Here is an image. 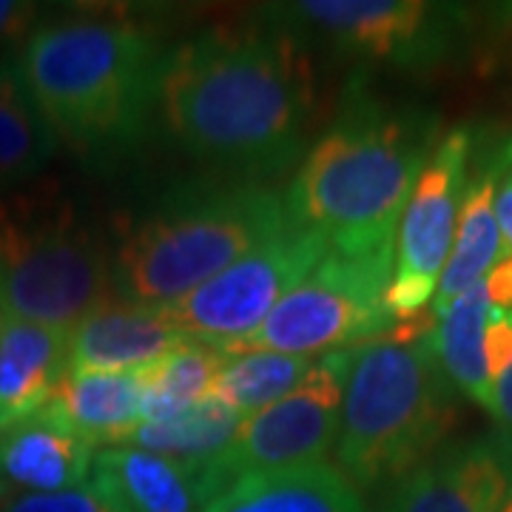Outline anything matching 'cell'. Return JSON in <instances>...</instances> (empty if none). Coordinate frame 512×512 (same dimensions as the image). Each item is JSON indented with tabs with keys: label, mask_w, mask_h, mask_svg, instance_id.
<instances>
[{
	"label": "cell",
	"mask_w": 512,
	"mask_h": 512,
	"mask_svg": "<svg viewBox=\"0 0 512 512\" xmlns=\"http://www.w3.org/2000/svg\"><path fill=\"white\" fill-rule=\"evenodd\" d=\"M0 512H117L111 507L106 495L94 487L92 481L86 487L66 490V493L49 495H12Z\"/></svg>",
	"instance_id": "d4e9b609"
},
{
	"label": "cell",
	"mask_w": 512,
	"mask_h": 512,
	"mask_svg": "<svg viewBox=\"0 0 512 512\" xmlns=\"http://www.w3.org/2000/svg\"><path fill=\"white\" fill-rule=\"evenodd\" d=\"M89 481L117 512H205L214 501L202 470L137 447L94 453Z\"/></svg>",
	"instance_id": "9a60e30c"
},
{
	"label": "cell",
	"mask_w": 512,
	"mask_h": 512,
	"mask_svg": "<svg viewBox=\"0 0 512 512\" xmlns=\"http://www.w3.org/2000/svg\"><path fill=\"white\" fill-rule=\"evenodd\" d=\"M501 231L495 220V148L493 154H481L470 171L461 214H458L456 245L450 251L447 268L441 274L439 291L433 299V313L441 316L461 293L484 282L495 259H501Z\"/></svg>",
	"instance_id": "d6986e66"
},
{
	"label": "cell",
	"mask_w": 512,
	"mask_h": 512,
	"mask_svg": "<svg viewBox=\"0 0 512 512\" xmlns=\"http://www.w3.org/2000/svg\"><path fill=\"white\" fill-rule=\"evenodd\" d=\"M143 373L72 370L63 376L46 413L86 444L120 447L140 427Z\"/></svg>",
	"instance_id": "e0dca14e"
},
{
	"label": "cell",
	"mask_w": 512,
	"mask_h": 512,
	"mask_svg": "<svg viewBox=\"0 0 512 512\" xmlns=\"http://www.w3.org/2000/svg\"><path fill=\"white\" fill-rule=\"evenodd\" d=\"M487 316H490L487 288L484 282H476L441 313L433 342L453 387L461 390L470 402L481 404L484 410L493 413V379L487 373V359H484Z\"/></svg>",
	"instance_id": "44dd1931"
},
{
	"label": "cell",
	"mask_w": 512,
	"mask_h": 512,
	"mask_svg": "<svg viewBox=\"0 0 512 512\" xmlns=\"http://www.w3.org/2000/svg\"><path fill=\"white\" fill-rule=\"evenodd\" d=\"M69 373V330L0 316V433L43 413Z\"/></svg>",
	"instance_id": "2e32d148"
},
{
	"label": "cell",
	"mask_w": 512,
	"mask_h": 512,
	"mask_svg": "<svg viewBox=\"0 0 512 512\" xmlns=\"http://www.w3.org/2000/svg\"><path fill=\"white\" fill-rule=\"evenodd\" d=\"M313 365L316 362L308 356H288L274 350L231 353L208 399H217L239 410L242 416H251L256 410L288 396L293 387H299Z\"/></svg>",
	"instance_id": "cb8c5ba5"
},
{
	"label": "cell",
	"mask_w": 512,
	"mask_h": 512,
	"mask_svg": "<svg viewBox=\"0 0 512 512\" xmlns=\"http://www.w3.org/2000/svg\"><path fill=\"white\" fill-rule=\"evenodd\" d=\"M291 222L262 180L205 177L165 191L111 248L114 293L163 311L251 254Z\"/></svg>",
	"instance_id": "277c9868"
},
{
	"label": "cell",
	"mask_w": 512,
	"mask_h": 512,
	"mask_svg": "<svg viewBox=\"0 0 512 512\" xmlns=\"http://www.w3.org/2000/svg\"><path fill=\"white\" fill-rule=\"evenodd\" d=\"M6 501H9V493H6V490H3V487H0V507H3V504H6Z\"/></svg>",
	"instance_id": "f546056e"
},
{
	"label": "cell",
	"mask_w": 512,
	"mask_h": 512,
	"mask_svg": "<svg viewBox=\"0 0 512 512\" xmlns=\"http://www.w3.org/2000/svg\"><path fill=\"white\" fill-rule=\"evenodd\" d=\"M242 421L245 416L234 407L217 399H202L180 419L165 421V424H140L128 436L126 444L154 453V456L180 461L194 470H205L228 450Z\"/></svg>",
	"instance_id": "7402d4cb"
},
{
	"label": "cell",
	"mask_w": 512,
	"mask_h": 512,
	"mask_svg": "<svg viewBox=\"0 0 512 512\" xmlns=\"http://www.w3.org/2000/svg\"><path fill=\"white\" fill-rule=\"evenodd\" d=\"M40 15L37 3L23 0H0V46L18 43L35 32V20Z\"/></svg>",
	"instance_id": "83f0119b"
},
{
	"label": "cell",
	"mask_w": 512,
	"mask_h": 512,
	"mask_svg": "<svg viewBox=\"0 0 512 512\" xmlns=\"http://www.w3.org/2000/svg\"><path fill=\"white\" fill-rule=\"evenodd\" d=\"M433 333L410 345L379 339L353 350L336 441L339 467L353 487L396 484L453 430L456 387L441 367Z\"/></svg>",
	"instance_id": "5b68a950"
},
{
	"label": "cell",
	"mask_w": 512,
	"mask_h": 512,
	"mask_svg": "<svg viewBox=\"0 0 512 512\" xmlns=\"http://www.w3.org/2000/svg\"><path fill=\"white\" fill-rule=\"evenodd\" d=\"M495 220L504 254H512V131L495 146Z\"/></svg>",
	"instance_id": "4316f807"
},
{
	"label": "cell",
	"mask_w": 512,
	"mask_h": 512,
	"mask_svg": "<svg viewBox=\"0 0 512 512\" xmlns=\"http://www.w3.org/2000/svg\"><path fill=\"white\" fill-rule=\"evenodd\" d=\"M185 342L188 336L165 311L111 296L69 330V367L137 373L163 362Z\"/></svg>",
	"instance_id": "4fadbf2b"
},
{
	"label": "cell",
	"mask_w": 512,
	"mask_h": 512,
	"mask_svg": "<svg viewBox=\"0 0 512 512\" xmlns=\"http://www.w3.org/2000/svg\"><path fill=\"white\" fill-rule=\"evenodd\" d=\"M328 251L325 239L291 220L251 254L163 311L188 339L234 350L262 328L279 299L308 279Z\"/></svg>",
	"instance_id": "9c48e42d"
},
{
	"label": "cell",
	"mask_w": 512,
	"mask_h": 512,
	"mask_svg": "<svg viewBox=\"0 0 512 512\" xmlns=\"http://www.w3.org/2000/svg\"><path fill=\"white\" fill-rule=\"evenodd\" d=\"M393 262L328 251L308 279L279 299L262 328L228 353L274 350L313 359L379 342L393 328L384 308Z\"/></svg>",
	"instance_id": "52a82bcc"
},
{
	"label": "cell",
	"mask_w": 512,
	"mask_h": 512,
	"mask_svg": "<svg viewBox=\"0 0 512 512\" xmlns=\"http://www.w3.org/2000/svg\"><path fill=\"white\" fill-rule=\"evenodd\" d=\"M228 359V350L188 339L174 353H168L163 362L140 370L148 407L163 419H177L180 413H188L194 404L211 396Z\"/></svg>",
	"instance_id": "603a6c76"
},
{
	"label": "cell",
	"mask_w": 512,
	"mask_h": 512,
	"mask_svg": "<svg viewBox=\"0 0 512 512\" xmlns=\"http://www.w3.org/2000/svg\"><path fill=\"white\" fill-rule=\"evenodd\" d=\"M316 69L305 37L271 12L168 46L157 120L183 154L228 177L288 171L316 117Z\"/></svg>",
	"instance_id": "6da1fadb"
},
{
	"label": "cell",
	"mask_w": 512,
	"mask_h": 512,
	"mask_svg": "<svg viewBox=\"0 0 512 512\" xmlns=\"http://www.w3.org/2000/svg\"><path fill=\"white\" fill-rule=\"evenodd\" d=\"M350 362L353 350L316 359L305 382L288 396L245 416L228 450L202 470L211 495L217 498L251 473L322 464L339 441Z\"/></svg>",
	"instance_id": "ba28073f"
},
{
	"label": "cell",
	"mask_w": 512,
	"mask_h": 512,
	"mask_svg": "<svg viewBox=\"0 0 512 512\" xmlns=\"http://www.w3.org/2000/svg\"><path fill=\"white\" fill-rule=\"evenodd\" d=\"M473 151V128L447 131L410 194L399 222L393 276L384 291V308L393 322H407L433 308L453 248Z\"/></svg>",
	"instance_id": "30bf717a"
},
{
	"label": "cell",
	"mask_w": 512,
	"mask_h": 512,
	"mask_svg": "<svg viewBox=\"0 0 512 512\" xmlns=\"http://www.w3.org/2000/svg\"><path fill=\"white\" fill-rule=\"evenodd\" d=\"M205 512H367L362 495L342 470L305 464L251 473L222 490Z\"/></svg>",
	"instance_id": "ac0fdd59"
},
{
	"label": "cell",
	"mask_w": 512,
	"mask_h": 512,
	"mask_svg": "<svg viewBox=\"0 0 512 512\" xmlns=\"http://www.w3.org/2000/svg\"><path fill=\"white\" fill-rule=\"evenodd\" d=\"M484 359H487V373L495 387V382L512 370V311L490 308L487 328H484Z\"/></svg>",
	"instance_id": "484cf974"
},
{
	"label": "cell",
	"mask_w": 512,
	"mask_h": 512,
	"mask_svg": "<svg viewBox=\"0 0 512 512\" xmlns=\"http://www.w3.org/2000/svg\"><path fill=\"white\" fill-rule=\"evenodd\" d=\"M60 137L37 109L15 57L0 60V194L35 183L55 160Z\"/></svg>",
	"instance_id": "ffe728a7"
},
{
	"label": "cell",
	"mask_w": 512,
	"mask_h": 512,
	"mask_svg": "<svg viewBox=\"0 0 512 512\" xmlns=\"http://www.w3.org/2000/svg\"><path fill=\"white\" fill-rule=\"evenodd\" d=\"M436 117L393 106L350 83L345 103L305 154L288 191L296 225L330 251L396 259V231L424 165L436 151Z\"/></svg>",
	"instance_id": "7a4b0ae2"
},
{
	"label": "cell",
	"mask_w": 512,
	"mask_h": 512,
	"mask_svg": "<svg viewBox=\"0 0 512 512\" xmlns=\"http://www.w3.org/2000/svg\"><path fill=\"white\" fill-rule=\"evenodd\" d=\"M111 296L109 242L55 180L0 194V316L72 330Z\"/></svg>",
	"instance_id": "8992f818"
},
{
	"label": "cell",
	"mask_w": 512,
	"mask_h": 512,
	"mask_svg": "<svg viewBox=\"0 0 512 512\" xmlns=\"http://www.w3.org/2000/svg\"><path fill=\"white\" fill-rule=\"evenodd\" d=\"M271 15L339 55L402 69L433 66L453 43L450 9L421 0H305L271 6Z\"/></svg>",
	"instance_id": "8fae6325"
},
{
	"label": "cell",
	"mask_w": 512,
	"mask_h": 512,
	"mask_svg": "<svg viewBox=\"0 0 512 512\" xmlns=\"http://www.w3.org/2000/svg\"><path fill=\"white\" fill-rule=\"evenodd\" d=\"M165 52L134 20L74 15L37 26L15 63L60 146L86 163H111L157 120Z\"/></svg>",
	"instance_id": "3957f363"
},
{
	"label": "cell",
	"mask_w": 512,
	"mask_h": 512,
	"mask_svg": "<svg viewBox=\"0 0 512 512\" xmlns=\"http://www.w3.org/2000/svg\"><path fill=\"white\" fill-rule=\"evenodd\" d=\"M504 512H512V501H510V504H507V507H504Z\"/></svg>",
	"instance_id": "4dcf8cb0"
},
{
	"label": "cell",
	"mask_w": 512,
	"mask_h": 512,
	"mask_svg": "<svg viewBox=\"0 0 512 512\" xmlns=\"http://www.w3.org/2000/svg\"><path fill=\"white\" fill-rule=\"evenodd\" d=\"M510 450L493 436L441 444L387 487L379 512H504Z\"/></svg>",
	"instance_id": "7c38bea8"
},
{
	"label": "cell",
	"mask_w": 512,
	"mask_h": 512,
	"mask_svg": "<svg viewBox=\"0 0 512 512\" xmlns=\"http://www.w3.org/2000/svg\"><path fill=\"white\" fill-rule=\"evenodd\" d=\"M484 288L490 308L495 311H512V254H501V259L484 276Z\"/></svg>",
	"instance_id": "f1b7e54d"
},
{
	"label": "cell",
	"mask_w": 512,
	"mask_h": 512,
	"mask_svg": "<svg viewBox=\"0 0 512 512\" xmlns=\"http://www.w3.org/2000/svg\"><path fill=\"white\" fill-rule=\"evenodd\" d=\"M94 447L46 410L0 433V487L12 495H49L86 487Z\"/></svg>",
	"instance_id": "5bb4252c"
}]
</instances>
